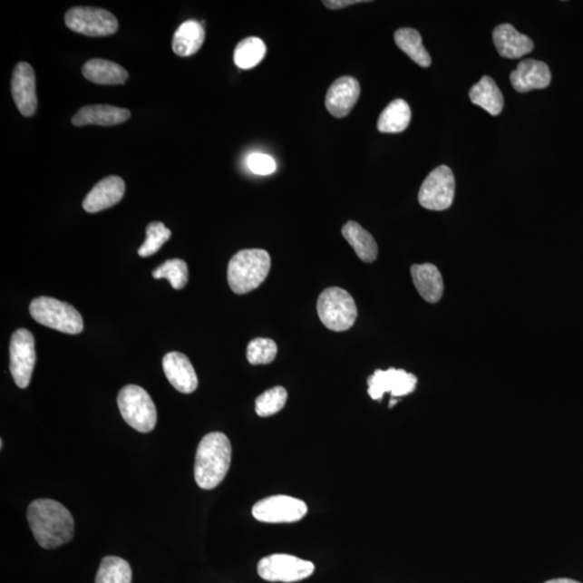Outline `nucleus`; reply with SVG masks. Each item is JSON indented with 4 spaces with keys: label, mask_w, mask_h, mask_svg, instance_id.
Returning <instances> with one entry per match:
<instances>
[{
    "label": "nucleus",
    "mask_w": 583,
    "mask_h": 583,
    "mask_svg": "<svg viewBox=\"0 0 583 583\" xmlns=\"http://www.w3.org/2000/svg\"><path fill=\"white\" fill-rule=\"evenodd\" d=\"M360 3H366V2H362V0H326V2H324V5H326V8L336 10V9L346 8L348 7V5L360 4Z\"/></svg>",
    "instance_id": "nucleus-34"
},
{
    "label": "nucleus",
    "mask_w": 583,
    "mask_h": 583,
    "mask_svg": "<svg viewBox=\"0 0 583 583\" xmlns=\"http://www.w3.org/2000/svg\"><path fill=\"white\" fill-rule=\"evenodd\" d=\"M131 116L126 109L111 105H90L79 110L73 117V126L83 127L88 124H98V126H116V124L127 121Z\"/></svg>",
    "instance_id": "nucleus-19"
},
{
    "label": "nucleus",
    "mask_w": 583,
    "mask_h": 583,
    "mask_svg": "<svg viewBox=\"0 0 583 583\" xmlns=\"http://www.w3.org/2000/svg\"><path fill=\"white\" fill-rule=\"evenodd\" d=\"M206 32L202 24L196 20H189L175 32L172 49L175 54L186 58L194 55L205 43Z\"/></svg>",
    "instance_id": "nucleus-21"
},
{
    "label": "nucleus",
    "mask_w": 583,
    "mask_h": 583,
    "mask_svg": "<svg viewBox=\"0 0 583 583\" xmlns=\"http://www.w3.org/2000/svg\"><path fill=\"white\" fill-rule=\"evenodd\" d=\"M11 92L22 115L32 117L35 114L38 105L35 72L26 62H21L15 66L11 81Z\"/></svg>",
    "instance_id": "nucleus-13"
},
{
    "label": "nucleus",
    "mask_w": 583,
    "mask_h": 583,
    "mask_svg": "<svg viewBox=\"0 0 583 583\" xmlns=\"http://www.w3.org/2000/svg\"><path fill=\"white\" fill-rule=\"evenodd\" d=\"M27 520L38 545L48 550L70 542L75 531L69 509L53 500H34L27 509Z\"/></svg>",
    "instance_id": "nucleus-1"
},
{
    "label": "nucleus",
    "mask_w": 583,
    "mask_h": 583,
    "mask_svg": "<svg viewBox=\"0 0 583 583\" xmlns=\"http://www.w3.org/2000/svg\"><path fill=\"white\" fill-rule=\"evenodd\" d=\"M35 364V339L30 331L20 328L13 334L10 343V372L16 386L27 388Z\"/></svg>",
    "instance_id": "nucleus-10"
},
{
    "label": "nucleus",
    "mask_w": 583,
    "mask_h": 583,
    "mask_svg": "<svg viewBox=\"0 0 583 583\" xmlns=\"http://www.w3.org/2000/svg\"><path fill=\"white\" fill-rule=\"evenodd\" d=\"M30 313L39 325L54 328L56 331L72 335L83 331L82 315L72 305L59 299L37 297L31 303Z\"/></svg>",
    "instance_id": "nucleus-6"
},
{
    "label": "nucleus",
    "mask_w": 583,
    "mask_h": 583,
    "mask_svg": "<svg viewBox=\"0 0 583 583\" xmlns=\"http://www.w3.org/2000/svg\"><path fill=\"white\" fill-rule=\"evenodd\" d=\"M545 583H581V582L575 581L573 579L560 578V579L549 580V581H547Z\"/></svg>",
    "instance_id": "nucleus-35"
},
{
    "label": "nucleus",
    "mask_w": 583,
    "mask_h": 583,
    "mask_svg": "<svg viewBox=\"0 0 583 583\" xmlns=\"http://www.w3.org/2000/svg\"><path fill=\"white\" fill-rule=\"evenodd\" d=\"M118 406L130 427L149 433L157 423V410L151 395L137 384H128L118 394Z\"/></svg>",
    "instance_id": "nucleus-5"
},
{
    "label": "nucleus",
    "mask_w": 583,
    "mask_h": 583,
    "mask_svg": "<svg viewBox=\"0 0 583 583\" xmlns=\"http://www.w3.org/2000/svg\"><path fill=\"white\" fill-rule=\"evenodd\" d=\"M276 343L269 338H256L248 344L247 358L253 365L269 364L276 359Z\"/></svg>",
    "instance_id": "nucleus-32"
},
{
    "label": "nucleus",
    "mask_w": 583,
    "mask_h": 583,
    "mask_svg": "<svg viewBox=\"0 0 583 583\" xmlns=\"http://www.w3.org/2000/svg\"><path fill=\"white\" fill-rule=\"evenodd\" d=\"M316 310L322 324L334 332L349 330L358 316L355 299L341 287H328L322 292Z\"/></svg>",
    "instance_id": "nucleus-4"
},
{
    "label": "nucleus",
    "mask_w": 583,
    "mask_h": 583,
    "mask_svg": "<svg viewBox=\"0 0 583 583\" xmlns=\"http://www.w3.org/2000/svg\"><path fill=\"white\" fill-rule=\"evenodd\" d=\"M132 569L127 560L118 557L102 559L95 583H131Z\"/></svg>",
    "instance_id": "nucleus-28"
},
{
    "label": "nucleus",
    "mask_w": 583,
    "mask_h": 583,
    "mask_svg": "<svg viewBox=\"0 0 583 583\" xmlns=\"http://www.w3.org/2000/svg\"><path fill=\"white\" fill-rule=\"evenodd\" d=\"M66 26L90 37L110 36L118 30V21L110 11L93 7H73L65 15Z\"/></svg>",
    "instance_id": "nucleus-9"
},
{
    "label": "nucleus",
    "mask_w": 583,
    "mask_h": 583,
    "mask_svg": "<svg viewBox=\"0 0 583 583\" xmlns=\"http://www.w3.org/2000/svg\"><path fill=\"white\" fill-rule=\"evenodd\" d=\"M395 403H397V401L393 399L392 402H390V407H393Z\"/></svg>",
    "instance_id": "nucleus-36"
},
{
    "label": "nucleus",
    "mask_w": 583,
    "mask_h": 583,
    "mask_svg": "<svg viewBox=\"0 0 583 583\" xmlns=\"http://www.w3.org/2000/svg\"><path fill=\"white\" fill-rule=\"evenodd\" d=\"M126 192V184L119 177H107L93 187L89 192L83 206L88 213H98L114 207L121 201Z\"/></svg>",
    "instance_id": "nucleus-16"
},
{
    "label": "nucleus",
    "mask_w": 583,
    "mask_h": 583,
    "mask_svg": "<svg viewBox=\"0 0 583 583\" xmlns=\"http://www.w3.org/2000/svg\"><path fill=\"white\" fill-rule=\"evenodd\" d=\"M152 277L168 279L175 290H182L189 281V267L183 259H169L152 271Z\"/></svg>",
    "instance_id": "nucleus-29"
},
{
    "label": "nucleus",
    "mask_w": 583,
    "mask_h": 583,
    "mask_svg": "<svg viewBox=\"0 0 583 583\" xmlns=\"http://www.w3.org/2000/svg\"><path fill=\"white\" fill-rule=\"evenodd\" d=\"M413 282L424 301L432 304L440 302L444 292V283L440 270L432 264L413 265Z\"/></svg>",
    "instance_id": "nucleus-20"
},
{
    "label": "nucleus",
    "mask_w": 583,
    "mask_h": 583,
    "mask_svg": "<svg viewBox=\"0 0 583 583\" xmlns=\"http://www.w3.org/2000/svg\"><path fill=\"white\" fill-rule=\"evenodd\" d=\"M248 167L253 173L269 175L276 171L277 164L274 158L256 152V154L248 157Z\"/></svg>",
    "instance_id": "nucleus-33"
},
{
    "label": "nucleus",
    "mask_w": 583,
    "mask_h": 583,
    "mask_svg": "<svg viewBox=\"0 0 583 583\" xmlns=\"http://www.w3.org/2000/svg\"><path fill=\"white\" fill-rule=\"evenodd\" d=\"M394 42L400 50L422 67L432 65V56L423 47L421 34L414 28H400L394 34Z\"/></svg>",
    "instance_id": "nucleus-26"
},
{
    "label": "nucleus",
    "mask_w": 583,
    "mask_h": 583,
    "mask_svg": "<svg viewBox=\"0 0 583 583\" xmlns=\"http://www.w3.org/2000/svg\"><path fill=\"white\" fill-rule=\"evenodd\" d=\"M455 197V178L446 166L435 168L428 175L418 192L421 206L432 211H444L451 208Z\"/></svg>",
    "instance_id": "nucleus-7"
},
{
    "label": "nucleus",
    "mask_w": 583,
    "mask_h": 583,
    "mask_svg": "<svg viewBox=\"0 0 583 583\" xmlns=\"http://www.w3.org/2000/svg\"><path fill=\"white\" fill-rule=\"evenodd\" d=\"M361 94L358 81L351 76H343L332 83L326 96V107L334 117L344 118L350 114Z\"/></svg>",
    "instance_id": "nucleus-14"
},
{
    "label": "nucleus",
    "mask_w": 583,
    "mask_h": 583,
    "mask_svg": "<svg viewBox=\"0 0 583 583\" xmlns=\"http://www.w3.org/2000/svg\"><path fill=\"white\" fill-rule=\"evenodd\" d=\"M83 75L96 84H122L126 83L129 73L122 66L114 62L92 59L83 67Z\"/></svg>",
    "instance_id": "nucleus-22"
},
{
    "label": "nucleus",
    "mask_w": 583,
    "mask_h": 583,
    "mask_svg": "<svg viewBox=\"0 0 583 583\" xmlns=\"http://www.w3.org/2000/svg\"><path fill=\"white\" fill-rule=\"evenodd\" d=\"M260 578L270 582H297L314 574L315 565L288 554H274L259 560Z\"/></svg>",
    "instance_id": "nucleus-8"
},
{
    "label": "nucleus",
    "mask_w": 583,
    "mask_h": 583,
    "mask_svg": "<svg viewBox=\"0 0 583 583\" xmlns=\"http://www.w3.org/2000/svg\"><path fill=\"white\" fill-rule=\"evenodd\" d=\"M171 237V230L161 222H152L146 228V240L139 248V256L149 257L160 250Z\"/></svg>",
    "instance_id": "nucleus-31"
},
{
    "label": "nucleus",
    "mask_w": 583,
    "mask_h": 583,
    "mask_svg": "<svg viewBox=\"0 0 583 583\" xmlns=\"http://www.w3.org/2000/svg\"><path fill=\"white\" fill-rule=\"evenodd\" d=\"M163 372L168 381L178 392L189 394L196 392L198 377L194 366L183 354L173 351L164 355Z\"/></svg>",
    "instance_id": "nucleus-15"
},
{
    "label": "nucleus",
    "mask_w": 583,
    "mask_h": 583,
    "mask_svg": "<svg viewBox=\"0 0 583 583\" xmlns=\"http://www.w3.org/2000/svg\"><path fill=\"white\" fill-rule=\"evenodd\" d=\"M271 259L269 253L260 248H248L235 254L228 270V285L236 294L256 290L267 278Z\"/></svg>",
    "instance_id": "nucleus-3"
},
{
    "label": "nucleus",
    "mask_w": 583,
    "mask_h": 583,
    "mask_svg": "<svg viewBox=\"0 0 583 583\" xmlns=\"http://www.w3.org/2000/svg\"><path fill=\"white\" fill-rule=\"evenodd\" d=\"M342 234L361 260H364V263L375 262L378 256V246L369 231L354 220H349L344 226Z\"/></svg>",
    "instance_id": "nucleus-23"
},
{
    "label": "nucleus",
    "mask_w": 583,
    "mask_h": 583,
    "mask_svg": "<svg viewBox=\"0 0 583 583\" xmlns=\"http://www.w3.org/2000/svg\"><path fill=\"white\" fill-rule=\"evenodd\" d=\"M412 118L410 105L404 100H394L379 116V132L395 134L403 132L409 127Z\"/></svg>",
    "instance_id": "nucleus-25"
},
{
    "label": "nucleus",
    "mask_w": 583,
    "mask_h": 583,
    "mask_svg": "<svg viewBox=\"0 0 583 583\" xmlns=\"http://www.w3.org/2000/svg\"><path fill=\"white\" fill-rule=\"evenodd\" d=\"M307 511L303 500L285 495L265 498L252 509L253 517L259 522L271 524L298 522Z\"/></svg>",
    "instance_id": "nucleus-11"
},
{
    "label": "nucleus",
    "mask_w": 583,
    "mask_h": 583,
    "mask_svg": "<svg viewBox=\"0 0 583 583\" xmlns=\"http://www.w3.org/2000/svg\"><path fill=\"white\" fill-rule=\"evenodd\" d=\"M231 462V444L222 432L203 437L198 445L195 462V480L202 490L210 491L223 482Z\"/></svg>",
    "instance_id": "nucleus-2"
},
{
    "label": "nucleus",
    "mask_w": 583,
    "mask_h": 583,
    "mask_svg": "<svg viewBox=\"0 0 583 583\" xmlns=\"http://www.w3.org/2000/svg\"><path fill=\"white\" fill-rule=\"evenodd\" d=\"M287 400V390L283 387H275L260 394L256 401L257 414L260 417H268L277 414L285 407Z\"/></svg>",
    "instance_id": "nucleus-30"
},
{
    "label": "nucleus",
    "mask_w": 583,
    "mask_h": 583,
    "mask_svg": "<svg viewBox=\"0 0 583 583\" xmlns=\"http://www.w3.org/2000/svg\"><path fill=\"white\" fill-rule=\"evenodd\" d=\"M492 39L498 53L503 58L519 59L534 50V43L523 34H520L511 24L498 25Z\"/></svg>",
    "instance_id": "nucleus-18"
},
{
    "label": "nucleus",
    "mask_w": 583,
    "mask_h": 583,
    "mask_svg": "<svg viewBox=\"0 0 583 583\" xmlns=\"http://www.w3.org/2000/svg\"><path fill=\"white\" fill-rule=\"evenodd\" d=\"M512 86L520 93L545 89L551 83V72L543 62L524 60L510 75Z\"/></svg>",
    "instance_id": "nucleus-17"
},
{
    "label": "nucleus",
    "mask_w": 583,
    "mask_h": 583,
    "mask_svg": "<svg viewBox=\"0 0 583 583\" xmlns=\"http://www.w3.org/2000/svg\"><path fill=\"white\" fill-rule=\"evenodd\" d=\"M472 103L482 107L491 116H498L503 109V95L494 79L484 76L469 92Z\"/></svg>",
    "instance_id": "nucleus-24"
},
{
    "label": "nucleus",
    "mask_w": 583,
    "mask_h": 583,
    "mask_svg": "<svg viewBox=\"0 0 583 583\" xmlns=\"http://www.w3.org/2000/svg\"><path fill=\"white\" fill-rule=\"evenodd\" d=\"M267 48L257 37H248L237 44L234 53L235 63L241 70H250L263 61Z\"/></svg>",
    "instance_id": "nucleus-27"
},
{
    "label": "nucleus",
    "mask_w": 583,
    "mask_h": 583,
    "mask_svg": "<svg viewBox=\"0 0 583 583\" xmlns=\"http://www.w3.org/2000/svg\"><path fill=\"white\" fill-rule=\"evenodd\" d=\"M369 394L373 400H382L384 393L393 398L404 397L416 389L417 377L404 370H377L367 379Z\"/></svg>",
    "instance_id": "nucleus-12"
}]
</instances>
